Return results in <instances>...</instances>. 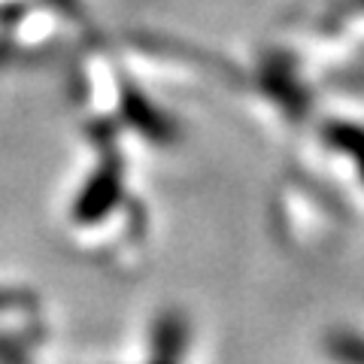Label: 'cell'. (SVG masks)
Returning a JSON list of instances; mask_svg holds the SVG:
<instances>
[{
    "label": "cell",
    "mask_w": 364,
    "mask_h": 364,
    "mask_svg": "<svg viewBox=\"0 0 364 364\" xmlns=\"http://www.w3.org/2000/svg\"><path fill=\"white\" fill-rule=\"evenodd\" d=\"M186 340H188V325L182 313L170 310L161 313L158 322L152 325V358L149 364H179L182 352H186Z\"/></svg>",
    "instance_id": "7a4b0ae2"
},
{
    "label": "cell",
    "mask_w": 364,
    "mask_h": 364,
    "mask_svg": "<svg viewBox=\"0 0 364 364\" xmlns=\"http://www.w3.org/2000/svg\"><path fill=\"white\" fill-rule=\"evenodd\" d=\"M119 198H122V161L116 155H107L100 167L88 176L82 191H79L73 203V219L79 225H95L107 213L116 210Z\"/></svg>",
    "instance_id": "6da1fadb"
},
{
    "label": "cell",
    "mask_w": 364,
    "mask_h": 364,
    "mask_svg": "<svg viewBox=\"0 0 364 364\" xmlns=\"http://www.w3.org/2000/svg\"><path fill=\"white\" fill-rule=\"evenodd\" d=\"M122 112H124V119H128L131 128H136L143 136L158 140V143L170 140V122H164L161 112H158L149 100L131 85L122 88Z\"/></svg>",
    "instance_id": "3957f363"
},
{
    "label": "cell",
    "mask_w": 364,
    "mask_h": 364,
    "mask_svg": "<svg viewBox=\"0 0 364 364\" xmlns=\"http://www.w3.org/2000/svg\"><path fill=\"white\" fill-rule=\"evenodd\" d=\"M37 298L21 289H0V313H16V310H33Z\"/></svg>",
    "instance_id": "277c9868"
}]
</instances>
